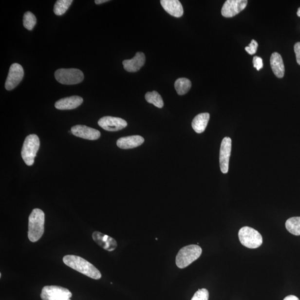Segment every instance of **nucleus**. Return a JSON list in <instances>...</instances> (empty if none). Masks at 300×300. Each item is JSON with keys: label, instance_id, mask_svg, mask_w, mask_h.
<instances>
[{"label": "nucleus", "instance_id": "18", "mask_svg": "<svg viewBox=\"0 0 300 300\" xmlns=\"http://www.w3.org/2000/svg\"><path fill=\"white\" fill-rule=\"evenodd\" d=\"M270 65L272 72L276 77L282 78L285 74V66L282 58L279 53H274L270 58Z\"/></svg>", "mask_w": 300, "mask_h": 300}, {"label": "nucleus", "instance_id": "12", "mask_svg": "<svg viewBox=\"0 0 300 300\" xmlns=\"http://www.w3.org/2000/svg\"><path fill=\"white\" fill-rule=\"evenodd\" d=\"M71 132L75 136L89 140H97L101 136V133L98 130L81 125L73 126L71 129Z\"/></svg>", "mask_w": 300, "mask_h": 300}, {"label": "nucleus", "instance_id": "17", "mask_svg": "<svg viewBox=\"0 0 300 300\" xmlns=\"http://www.w3.org/2000/svg\"><path fill=\"white\" fill-rule=\"evenodd\" d=\"M144 143V139L139 135L126 136L117 141V147L122 149H130L140 147Z\"/></svg>", "mask_w": 300, "mask_h": 300}, {"label": "nucleus", "instance_id": "6", "mask_svg": "<svg viewBox=\"0 0 300 300\" xmlns=\"http://www.w3.org/2000/svg\"><path fill=\"white\" fill-rule=\"evenodd\" d=\"M55 77L56 80L64 85H75L84 80V75L77 69H60L56 71Z\"/></svg>", "mask_w": 300, "mask_h": 300}, {"label": "nucleus", "instance_id": "4", "mask_svg": "<svg viewBox=\"0 0 300 300\" xmlns=\"http://www.w3.org/2000/svg\"><path fill=\"white\" fill-rule=\"evenodd\" d=\"M39 148V139L37 135L31 134L26 137L23 144L21 156L27 165L31 166L34 164Z\"/></svg>", "mask_w": 300, "mask_h": 300}, {"label": "nucleus", "instance_id": "19", "mask_svg": "<svg viewBox=\"0 0 300 300\" xmlns=\"http://www.w3.org/2000/svg\"><path fill=\"white\" fill-rule=\"evenodd\" d=\"M210 119V114L202 113L197 114L192 122V127L198 133H203L206 129Z\"/></svg>", "mask_w": 300, "mask_h": 300}, {"label": "nucleus", "instance_id": "24", "mask_svg": "<svg viewBox=\"0 0 300 300\" xmlns=\"http://www.w3.org/2000/svg\"><path fill=\"white\" fill-rule=\"evenodd\" d=\"M37 18L30 11L26 12L23 16V25L28 30H32L37 23Z\"/></svg>", "mask_w": 300, "mask_h": 300}, {"label": "nucleus", "instance_id": "29", "mask_svg": "<svg viewBox=\"0 0 300 300\" xmlns=\"http://www.w3.org/2000/svg\"><path fill=\"white\" fill-rule=\"evenodd\" d=\"M283 300H300L299 299L294 295H289L286 297Z\"/></svg>", "mask_w": 300, "mask_h": 300}, {"label": "nucleus", "instance_id": "28", "mask_svg": "<svg viewBox=\"0 0 300 300\" xmlns=\"http://www.w3.org/2000/svg\"><path fill=\"white\" fill-rule=\"evenodd\" d=\"M294 51L298 64L300 65V42L296 43L294 46Z\"/></svg>", "mask_w": 300, "mask_h": 300}, {"label": "nucleus", "instance_id": "5", "mask_svg": "<svg viewBox=\"0 0 300 300\" xmlns=\"http://www.w3.org/2000/svg\"><path fill=\"white\" fill-rule=\"evenodd\" d=\"M239 238L243 245L249 248H258L263 242L262 235L254 228L248 226L240 229Z\"/></svg>", "mask_w": 300, "mask_h": 300}, {"label": "nucleus", "instance_id": "26", "mask_svg": "<svg viewBox=\"0 0 300 300\" xmlns=\"http://www.w3.org/2000/svg\"><path fill=\"white\" fill-rule=\"evenodd\" d=\"M258 43L255 39H252L250 44L245 47L246 52L250 55H254L257 51Z\"/></svg>", "mask_w": 300, "mask_h": 300}, {"label": "nucleus", "instance_id": "23", "mask_svg": "<svg viewBox=\"0 0 300 300\" xmlns=\"http://www.w3.org/2000/svg\"><path fill=\"white\" fill-rule=\"evenodd\" d=\"M73 2V0H58L54 5V13L57 16L64 15Z\"/></svg>", "mask_w": 300, "mask_h": 300}, {"label": "nucleus", "instance_id": "3", "mask_svg": "<svg viewBox=\"0 0 300 300\" xmlns=\"http://www.w3.org/2000/svg\"><path fill=\"white\" fill-rule=\"evenodd\" d=\"M202 254V248L196 244H190L181 248L176 257V264L180 268L188 267L198 259Z\"/></svg>", "mask_w": 300, "mask_h": 300}, {"label": "nucleus", "instance_id": "7", "mask_svg": "<svg viewBox=\"0 0 300 300\" xmlns=\"http://www.w3.org/2000/svg\"><path fill=\"white\" fill-rule=\"evenodd\" d=\"M72 293L66 288L58 286H46L41 294L42 300H71Z\"/></svg>", "mask_w": 300, "mask_h": 300}, {"label": "nucleus", "instance_id": "10", "mask_svg": "<svg viewBox=\"0 0 300 300\" xmlns=\"http://www.w3.org/2000/svg\"><path fill=\"white\" fill-rule=\"evenodd\" d=\"M98 124L108 131H117L128 126L127 122L122 118L112 116H105L100 118Z\"/></svg>", "mask_w": 300, "mask_h": 300}, {"label": "nucleus", "instance_id": "13", "mask_svg": "<svg viewBox=\"0 0 300 300\" xmlns=\"http://www.w3.org/2000/svg\"><path fill=\"white\" fill-rule=\"evenodd\" d=\"M93 239L98 245H99L104 250L108 251H113L117 246L116 241L107 235L102 233L95 231L93 234Z\"/></svg>", "mask_w": 300, "mask_h": 300}, {"label": "nucleus", "instance_id": "31", "mask_svg": "<svg viewBox=\"0 0 300 300\" xmlns=\"http://www.w3.org/2000/svg\"><path fill=\"white\" fill-rule=\"evenodd\" d=\"M297 15H298L299 17H300V7L299 8V9L298 10Z\"/></svg>", "mask_w": 300, "mask_h": 300}, {"label": "nucleus", "instance_id": "2", "mask_svg": "<svg viewBox=\"0 0 300 300\" xmlns=\"http://www.w3.org/2000/svg\"><path fill=\"white\" fill-rule=\"evenodd\" d=\"M45 214L39 208H35L29 218L28 238L35 243L41 238L44 232Z\"/></svg>", "mask_w": 300, "mask_h": 300}, {"label": "nucleus", "instance_id": "8", "mask_svg": "<svg viewBox=\"0 0 300 300\" xmlns=\"http://www.w3.org/2000/svg\"><path fill=\"white\" fill-rule=\"evenodd\" d=\"M24 71L21 65L15 63L11 65L5 82V89L8 91L14 89L22 81Z\"/></svg>", "mask_w": 300, "mask_h": 300}, {"label": "nucleus", "instance_id": "14", "mask_svg": "<svg viewBox=\"0 0 300 300\" xmlns=\"http://www.w3.org/2000/svg\"><path fill=\"white\" fill-rule=\"evenodd\" d=\"M145 55L143 53L138 52L130 60H125L122 62L124 69L129 73L138 72L145 63Z\"/></svg>", "mask_w": 300, "mask_h": 300}, {"label": "nucleus", "instance_id": "15", "mask_svg": "<svg viewBox=\"0 0 300 300\" xmlns=\"http://www.w3.org/2000/svg\"><path fill=\"white\" fill-rule=\"evenodd\" d=\"M160 2L164 9L172 17L180 18L183 15V7L179 0H161Z\"/></svg>", "mask_w": 300, "mask_h": 300}, {"label": "nucleus", "instance_id": "25", "mask_svg": "<svg viewBox=\"0 0 300 300\" xmlns=\"http://www.w3.org/2000/svg\"><path fill=\"white\" fill-rule=\"evenodd\" d=\"M209 293L206 289H201L196 292L191 300H208Z\"/></svg>", "mask_w": 300, "mask_h": 300}, {"label": "nucleus", "instance_id": "27", "mask_svg": "<svg viewBox=\"0 0 300 300\" xmlns=\"http://www.w3.org/2000/svg\"><path fill=\"white\" fill-rule=\"evenodd\" d=\"M253 64L254 67L258 71L263 68V61L262 59L259 56H255L253 58Z\"/></svg>", "mask_w": 300, "mask_h": 300}, {"label": "nucleus", "instance_id": "9", "mask_svg": "<svg viewBox=\"0 0 300 300\" xmlns=\"http://www.w3.org/2000/svg\"><path fill=\"white\" fill-rule=\"evenodd\" d=\"M247 0H227L222 7V14L225 18L235 17L245 9Z\"/></svg>", "mask_w": 300, "mask_h": 300}, {"label": "nucleus", "instance_id": "1", "mask_svg": "<svg viewBox=\"0 0 300 300\" xmlns=\"http://www.w3.org/2000/svg\"><path fill=\"white\" fill-rule=\"evenodd\" d=\"M63 262L67 266L90 278L94 280L101 278L100 271L93 264L80 256L66 255L63 258Z\"/></svg>", "mask_w": 300, "mask_h": 300}, {"label": "nucleus", "instance_id": "16", "mask_svg": "<svg viewBox=\"0 0 300 300\" xmlns=\"http://www.w3.org/2000/svg\"><path fill=\"white\" fill-rule=\"evenodd\" d=\"M83 102V98L78 96H73L61 98L55 103V106L58 110H67L76 109Z\"/></svg>", "mask_w": 300, "mask_h": 300}, {"label": "nucleus", "instance_id": "21", "mask_svg": "<svg viewBox=\"0 0 300 300\" xmlns=\"http://www.w3.org/2000/svg\"><path fill=\"white\" fill-rule=\"evenodd\" d=\"M287 230L295 236H300V217H293L286 221Z\"/></svg>", "mask_w": 300, "mask_h": 300}, {"label": "nucleus", "instance_id": "30", "mask_svg": "<svg viewBox=\"0 0 300 300\" xmlns=\"http://www.w3.org/2000/svg\"><path fill=\"white\" fill-rule=\"evenodd\" d=\"M108 1H109V0H96L94 2H95L97 5H99V4L103 3Z\"/></svg>", "mask_w": 300, "mask_h": 300}, {"label": "nucleus", "instance_id": "20", "mask_svg": "<svg viewBox=\"0 0 300 300\" xmlns=\"http://www.w3.org/2000/svg\"><path fill=\"white\" fill-rule=\"evenodd\" d=\"M191 88V82L187 78H179L175 82V89L179 95L187 94Z\"/></svg>", "mask_w": 300, "mask_h": 300}, {"label": "nucleus", "instance_id": "22", "mask_svg": "<svg viewBox=\"0 0 300 300\" xmlns=\"http://www.w3.org/2000/svg\"><path fill=\"white\" fill-rule=\"evenodd\" d=\"M145 99L149 103L152 104L158 108H163L164 101L160 94L155 91L152 92H148L145 94Z\"/></svg>", "mask_w": 300, "mask_h": 300}, {"label": "nucleus", "instance_id": "11", "mask_svg": "<svg viewBox=\"0 0 300 300\" xmlns=\"http://www.w3.org/2000/svg\"><path fill=\"white\" fill-rule=\"evenodd\" d=\"M231 139L226 137L222 141L220 151V167L223 173H227L228 171L229 160L231 152Z\"/></svg>", "mask_w": 300, "mask_h": 300}]
</instances>
